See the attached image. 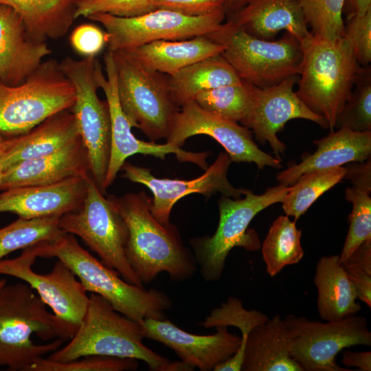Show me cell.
Listing matches in <instances>:
<instances>
[{
  "mask_svg": "<svg viewBox=\"0 0 371 371\" xmlns=\"http://www.w3.org/2000/svg\"><path fill=\"white\" fill-rule=\"evenodd\" d=\"M38 258L34 245L23 249L18 257L0 260V274L23 280L36 291L53 311L58 338L70 340L86 313L89 296L74 273L58 260L52 270L45 274L33 271Z\"/></svg>",
  "mask_w": 371,
  "mask_h": 371,
  "instance_id": "8fae6325",
  "label": "cell"
},
{
  "mask_svg": "<svg viewBox=\"0 0 371 371\" xmlns=\"http://www.w3.org/2000/svg\"><path fill=\"white\" fill-rule=\"evenodd\" d=\"M154 6L188 16H202L225 12V0H154Z\"/></svg>",
  "mask_w": 371,
  "mask_h": 371,
  "instance_id": "ee69618b",
  "label": "cell"
},
{
  "mask_svg": "<svg viewBox=\"0 0 371 371\" xmlns=\"http://www.w3.org/2000/svg\"><path fill=\"white\" fill-rule=\"evenodd\" d=\"M298 98L333 131L354 87L359 64L352 44L345 36L334 42L312 34L302 45Z\"/></svg>",
  "mask_w": 371,
  "mask_h": 371,
  "instance_id": "5b68a950",
  "label": "cell"
},
{
  "mask_svg": "<svg viewBox=\"0 0 371 371\" xmlns=\"http://www.w3.org/2000/svg\"><path fill=\"white\" fill-rule=\"evenodd\" d=\"M268 317L256 310H247L243 302L235 297H229L219 307L213 309L200 324L205 328L235 326L240 330L241 344L237 352L226 361L218 364L214 371H240L245 345L251 330L265 323Z\"/></svg>",
  "mask_w": 371,
  "mask_h": 371,
  "instance_id": "4dcf8cb0",
  "label": "cell"
},
{
  "mask_svg": "<svg viewBox=\"0 0 371 371\" xmlns=\"http://www.w3.org/2000/svg\"><path fill=\"white\" fill-rule=\"evenodd\" d=\"M298 79L299 75H293L271 87L261 89L253 86L250 107L240 122L252 130L260 143L268 142L278 158L284 154L286 146L278 138L277 133L288 121L305 119L328 128L325 120L311 111L294 91Z\"/></svg>",
  "mask_w": 371,
  "mask_h": 371,
  "instance_id": "ac0fdd59",
  "label": "cell"
},
{
  "mask_svg": "<svg viewBox=\"0 0 371 371\" xmlns=\"http://www.w3.org/2000/svg\"><path fill=\"white\" fill-rule=\"evenodd\" d=\"M25 282L0 289V366L27 371L38 359L61 347L56 318Z\"/></svg>",
  "mask_w": 371,
  "mask_h": 371,
  "instance_id": "3957f363",
  "label": "cell"
},
{
  "mask_svg": "<svg viewBox=\"0 0 371 371\" xmlns=\"http://www.w3.org/2000/svg\"><path fill=\"white\" fill-rule=\"evenodd\" d=\"M224 48L207 36H199L181 41H154L120 52L148 71L172 76L195 62L221 54Z\"/></svg>",
  "mask_w": 371,
  "mask_h": 371,
  "instance_id": "484cf974",
  "label": "cell"
},
{
  "mask_svg": "<svg viewBox=\"0 0 371 371\" xmlns=\"http://www.w3.org/2000/svg\"><path fill=\"white\" fill-rule=\"evenodd\" d=\"M154 10V0H78L75 18H87L98 13L120 17H134Z\"/></svg>",
  "mask_w": 371,
  "mask_h": 371,
  "instance_id": "ab89813d",
  "label": "cell"
},
{
  "mask_svg": "<svg viewBox=\"0 0 371 371\" xmlns=\"http://www.w3.org/2000/svg\"><path fill=\"white\" fill-rule=\"evenodd\" d=\"M283 320L290 334L291 357L303 371H352L336 363L337 354L353 346H371V332L363 316L323 323L290 314Z\"/></svg>",
  "mask_w": 371,
  "mask_h": 371,
  "instance_id": "4fadbf2b",
  "label": "cell"
},
{
  "mask_svg": "<svg viewBox=\"0 0 371 371\" xmlns=\"http://www.w3.org/2000/svg\"><path fill=\"white\" fill-rule=\"evenodd\" d=\"M345 172V167L337 166L302 175L282 201L283 210L297 221L317 198L341 181Z\"/></svg>",
  "mask_w": 371,
  "mask_h": 371,
  "instance_id": "d6a6232c",
  "label": "cell"
},
{
  "mask_svg": "<svg viewBox=\"0 0 371 371\" xmlns=\"http://www.w3.org/2000/svg\"><path fill=\"white\" fill-rule=\"evenodd\" d=\"M75 97L71 82L53 58L43 60L21 85L0 81V133H25L49 116L71 109Z\"/></svg>",
  "mask_w": 371,
  "mask_h": 371,
  "instance_id": "52a82bcc",
  "label": "cell"
},
{
  "mask_svg": "<svg viewBox=\"0 0 371 371\" xmlns=\"http://www.w3.org/2000/svg\"><path fill=\"white\" fill-rule=\"evenodd\" d=\"M137 359L103 355H89L69 362L58 363L41 357L27 371H128L136 370Z\"/></svg>",
  "mask_w": 371,
  "mask_h": 371,
  "instance_id": "f35d334b",
  "label": "cell"
},
{
  "mask_svg": "<svg viewBox=\"0 0 371 371\" xmlns=\"http://www.w3.org/2000/svg\"><path fill=\"white\" fill-rule=\"evenodd\" d=\"M196 135L214 138L234 162L254 163L260 170L265 166L281 168V161L261 150L254 142L252 133L238 122L213 115L203 110L194 100L180 107L166 142L181 147Z\"/></svg>",
  "mask_w": 371,
  "mask_h": 371,
  "instance_id": "2e32d148",
  "label": "cell"
},
{
  "mask_svg": "<svg viewBox=\"0 0 371 371\" xmlns=\"http://www.w3.org/2000/svg\"><path fill=\"white\" fill-rule=\"evenodd\" d=\"M224 11L202 16H188L175 12L155 9L134 17L98 13L87 19L100 23L107 34V51H124L157 41H181L208 36L225 19Z\"/></svg>",
  "mask_w": 371,
  "mask_h": 371,
  "instance_id": "5bb4252c",
  "label": "cell"
},
{
  "mask_svg": "<svg viewBox=\"0 0 371 371\" xmlns=\"http://www.w3.org/2000/svg\"><path fill=\"white\" fill-rule=\"evenodd\" d=\"M344 179L350 180L355 188L370 194L371 192V159L362 162L348 163Z\"/></svg>",
  "mask_w": 371,
  "mask_h": 371,
  "instance_id": "f6af8a7d",
  "label": "cell"
},
{
  "mask_svg": "<svg viewBox=\"0 0 371 371\" xmlns=\"http://www.w3.org/2000/svg\"><path fill=\"white\" fill-rule=\"evenodd\" d=\"M240 29L265 41H274L277 34L284 30L295 37L301 45L312 36L298 0H249L207 36L214 41Z\"/></svg>",
  "mask_w": 371,
  "mask_h": 371,
  "instance_id": "ffe728a7",
  "label": "cell"
},
{
  "mask_svg": "<svg viewBox=\"0 0 371 371\" xmlns=\"http://www.w3.org/2000/svg\"><path fill=\"white\" fill-rule=\"evenodd\" d=\"M80 138L74 113L71 109L63 110L25 133L7 137L1 163L5 170L16 163L49 155Z\"/></svg>",
  "mask_w": 371,
  "mask_h": 371,
  "instance_id": "d4e9b609",
  "label": "cell"
},
{
  "mask_svg": "<svg viewBox=\"0 0 371 371\" xmlns=\"http://www.w3.org/2000/svg\"><path fill=\"white\" fill-rule=\"evenodd\" d=\"M70 44L75 52L85 57H95L107 43V34L98 26L84 23L71 32Z\"/></svg>",
  "mask_w": 371,
  "mask_h": 371,
  "instance_id": "7bdbcfd3",
  "label": "cell"
},
{
  "mask_svg": "<svg viewBox=\"0 0 371 371\" xmlns=\"http://www.w3.org/2000/svg\"><path fill=\"white\" fill-rule=\"evenodd\" d=\"M341 361L347 367H356L363 371H370L371 352H351L345 350L342 353Z\"/></svg>",
  "mask_w": 371,
  "mask_h": 371,
  "instance_id": "bcb514c9",
  "label": "cell"
},
{
  "mask_svg": "<svg viewBox=\"0 0 371 371\" xmlns=\"http://www.w3.org/2000/svg\"><path fill=\"white\" fill-rule=\"evenodd\" d=\"M341 263L358 299L371 308V240L363 243Z\"/></svg>",
  "mask_w": 371,
  "mask_h": 371,
  "instance_id": "60d3db41",
  "label": "cell"
},
{
  "mask_svg": "<svg viewBox=\"0 0 371 371\" xmlns=\"http://www.w3.org/2000/svg\"><path fill=\"white\" fill-rule=\"evenodd\" d=\"M6 139L7 137L0 133V180L4 171L3 167L1 163V157L5 146Z\"/></svg>",
  "mask_w": 371,
  "mask_h": 371,
  "instance_id": "681fc988",
  "label": "cell"
},
{
  "mask_svg": "<svg viewBox=\"0 0 371 371\" xmlns=\"http://www.w3.org/2000/svg\"><path fill=\"white\" fill-rule=\"evenodd\" d=\"M105 74L96 59L95 76L99 88L104 91L109 104L111 122V143L109 162L104 183L106 190L115 181L126 159L133 155H152L164 159L169 154L175 155L180 161L196 164L203 170L209 153H192L171 143L157 144L139 140L133 134L132 126L120 106L117 89V73L113 53L107 51L104 56Z\"/></svg>",
  "mask_w": 371,
  "mask_h": 371,
  "instance_id": "9a60e30c",
  "label": "cell"
},
{
  "mask_svg": "<svg viewBox=\"0 0 371 371\" xmlns=\"http://www.w3.org/2000/svg\"><path fill=\"white\" fill-rule=\"evenodd\" d=\"M51 53L46 41L29 34L12 8L0 4V81L22 84Z\"/></svg>",
  "mask_w": 371,
  "mask_h": 371,
  "instance_id": "7402d4cb",
  "label": "cell"
},
{
  "mask_svg": "<svg viewBox=\"0 0 371 371\" xmlns=\"http://www.w3.org/2000/svg\"><path fill=\"white\" fill-rule=\"evenodd\" d=\"M346 19L345 36L352 44L359 64L367 67L371 62V9L362 16Z\"/></svg>",
  "mask_w": 371,
  "mask_h": 371,
  "instance_id": "b9f144b4",
  "label": "cell"
},
{
  "mask_svg": "<svg viewBox=\"0 0 371 371\" xmlns=\"http://www.w3.org/2000/svg\"><path fill=\"white\" fill-rule=\"evenodd\" d=\"M108 196L126 223V256L143 284L153 281L161 272L176 282L194 275L198 267L194 254L184 246L174 225H163L153 216L152 199L144 192Z\"/></svg>",
  "mask_w": 371,
  "mask_h": 371,
  "instance_id": "6da1fadb",
  "label": "cell"
},
{
  "mask_svg": "<svg viewBox=\"0 0 371 371\" xmlns=\"http://www.w3.org/2000/svg\"><path fill=\"white\" fill-rule=\"evenodd\" d=\"M290 187L278 185L268 188L262 194L244 190L243 199L221 196L218 201L219 222L215 233L212 236L195 238L190 242L205 281L215 282L221 278L226 258L234 247H243L249 251L260 249L256 232L248 229V226L258 213L282 202Z\"/></svg>",
  "mask_w": 371,
  "mask_h": 371,
  "instance_id": "8992f818",
  "label": "cell"
},
{
  "mask_svg": "<svg viewBox=\"0 0 371 371\" xmlns=\"http://www.w3.org/2000/svg\"><path fill=\"white\" fill-rule=\"evenodd\" d=\"M253 85L242 81L204 91L194 100L205 111L231 121L241 122L251 102Z\"/></svg>",
  "mask_w": 371,
  "mask_h": 371,
  "instance_id": "e575fe53",
  "label": "cell"
},
{
  "mask_svg": "<svg viewBox=\"0 0 371 371\" xmlns=\"http://www.w3.org/2000/svg\"><path fill=\"white\" fill-rule=\"evenodd\" d=\"M75 177L60 182L12 188L0 192V212H10L32 219L61 216L80 207L87 194L89 176Z\"/></svg>",
  "mask_w": 371,
  "mask_h": 371,
  "instance_id": "44dd1931",
  "label": "cell"
},
{
  "mask_svg": "<svg viewBox=\"0 0 371 371\" xmlns=\"http://www.w3.org/2000/svg\"><path fill=\"white\" fill-rule=\"evenodd\" d=\"M78 0H0L21 18L34 38L46 41L64 36L76 20Z\"/></svg>",
  "mask_w": 371,
  "mask_h": 371,
  "instance_id": "f1b7e54d",
  "label": "cell"
},
{
  "mask_svg": "<svg viewBox=\"0 0 371 371\" xmlns=\"http://www.w3.org/2000/svg\"><path fill=\"white\" fill-rule=\"evenodd\" d=\"M96 57L76 60L66 57L60 63L75 89V102L71 111L87 151L90 175L103 194L109 162L111 122L109 104L98 95L95 76Z\"/></svg>",
  "mask_w": 371,
  "mask_h": 371,
  "instance_id": "30bf717a",
  "label": "cell"
},
{
  "mask_svg": "<svg viewBox=\"0 0 371 371\" xmlns=\"http://www.w3.org/2000/svg\"><path fill=\"white\" fill-rule=\"evenodd\" d=\"M241 82L221 54L200 60L168 76L171 95L179 107L194 100L201 92Z\"/></svg>",
  "mask_w": 371,
  "mask_h": 371,
  "instance_id": "f546056e",
  "label": "cell"
},
{
  "mask_svg": "<svg viewBox=\"0 0 371 371\" xmlns=\"http://www.w3.org/2000/svg\"><path fill=\"white\" fill-rule=\"evenodd\" d=\"M144 338L172 349L181 361L201 371H211L234 355L241 344V336L227 326H217L213 335L189 333L168 319L147 318L141 322Z\"/></svg>",
  "mask_w": 371,
  "mask_h": 371,
  "instance_id": "d6986e66",
  "label": "cell"
},
{
  "mask_svg": "<svg viewBox=\"0 0 371 371\" xmlns=\"http://www.w3.org/2000/svg\"><path fill=\"white\" fill-rule=\"evenodd\" d=\"M232 162L226 152L221 153L202 175L190 180L157 178L149 168L135 166L128 161L124 163L121 170L124 172L122 177L143 184L152 192L151 213L160 223L168 225L174 205L190 194L199 193L209 198L220 192L227 197L240 199L244 190L234 187L227 177Z\"/></svg>",
  "mask_w": 371,
  "mask_h": 371,
  "instance_id": "e0dca14e",
  "label": "cell"
},
{
  "mask_svg": "<svg viewBox=\"0 0 371 371\" xmlns=\"http://www.w3.org/2000/svg\"><path fill=\"white\" fill-rule=\"evenodd\" d=\"M7 282H6V280L5 278H2L0 280V289L1 288H3L5 284H6Z\"/></svg>",
  "mask_w": 371,
  "mask_h": 371,
  "instance_id": "f907efd6",
  "label": "cell"
},
{
  "mask_svg": "<svg viewBox=\"0 0 371 371\" xmlns=\"http://www.w3.org/2000/svg\"><path fill=\"white\" fill-rule=\"evenodd\" d=\"M302 231L288 216H279L272 223L262 243V259L271 277L287 266L298 263L304 256Z\"/></svg>",
  "mask_w": 371,
  "mask_h": 371,
  "instance_id": "1f68e13d",
  "label": "cell"
},
{
  "mask_svg": "<svg viewBox=\"0 0 371 371\" xmlns=\"http://www.w3.org/2000/svg\"><path fill=\"white\" fill-rule=\"evenodd\" d=\"M314 284L317 289V311L326 321H337L361 309L356 289L348 277L339 256L322 257L316 266Z\"/></svg>",
  "mask_w": 371,
  "mask_h": 371,
  "instance_id": "83f0119b",
  "label": "cell"
},
{
  "mask_svg": "<svg viewBox=\"0 0 371 371\" xmlns=\"http://www.w3.org/2000/svg\"><path fill=\"white\" fill-rule=\"evenodd\" d=\"M34 247L38 257L61 260L87 292L104 297L114 310L132 319L141 323L147 318L164 319L165 311L172 306L165 293L155 289L146 290L124 280L117 271L82 248L74 235L63 232Z\"/></svg>",
  "mask_w": 371,
  "mask_h": 371,
  "instance_id": "7a4b0ae2",
  "label": "cell"
},
{
  "mask_svg": "<svg viewBox=\"0 0 371 371\" xmlns=\"http://www.w3.org/2000/svg\"><path fill=\"white\" fill-rule=\"evenodd\" d=\"M346 0H298L311 34L332 42L345 36L343 8Z\"/></svg>",
  "mask_w": 371,
  "mask_h": 371,
  "instance_id": "d590c367",
  "label": "cell"
},
{
  "mask_svg": "<svg viewBox=\"0 0 371 371\" xmlns=\"http://www.w3.org/2000/svg\"><path fill=\"white\" fill-rule=\"evenodd\" d=\"M142 324L114 310L104 297L91 293L86 313L69 342L47 359L69 362L89 355L144 361L150 370L169 371L170 360L143 344Z\"/></svg>",
  "mask_w": 371,
  "mask_h": 371,
  "instance_id": "277c9868",
  "label": "cell"
},
{
  "mask_svg": "<svg viewBox=\"0 0 371 371\" xmlns=\"http://www.w3.org/2000/svg\"><path fill=\"white\" fill-rule=\"evenodd\" d=\"M65 233L79 236L101 261L118 272L126 282L143 286L128 262L125 247L128 238L126 223L109 196L105 197L91 175L80 207L63 214L58 222Z\"/></svg>",
  "mask_w": 371,
  "mask_h": 371,
  "instance_id": "ba28073f",
  "label": "cell"
},
{
  "mask_svg": "<svg viewBox=\"0 0 371 371\" xmlns=\"http://www.w3.org/2000/svg\"><path fill=\"white\" fill-rule=\"evenodd\" d=\"M289 331L280 315L254 328L244 349L243 371H303L291 357Z\"/></svg>",
  "mask_w": 371,
  "mask_h": 371,
  "instance_id": "4316f807",
  "label": "cell"
},
{
  "mask_svg": "<svg viewBox=\"0 0 371 371\" xmlns=\"http://www.w3.org/2000/svg\"><path fill=\"white\" fill-rule=\"evenodd\" d=\"M371 9V0H346L343 14L346 18L356 16H362Z\"/></svg>",
  "mask_w": 371,
  "mask_h": 371,
  "instance_id": "7dc6e473",
  "label": "cell"
},
{
  "mask_svg": "<svg viewBox=\"0 0 371 371\" xmlns=\"http://www.w3.org/2000/svg\"><path fill=\"white\" fill-rule=\"evenodd\" d=\"M249 0H225L224 10L226 19L240 10Z\"/></svg>",
  "mask_w": 371,
  "mask_h": 371,
  "instance_id": "c3c4849f",
  "label": "cell"
},
{
  "mask_svg": "<svg viewBox=\"0 0 371 371\" xmlns=\"http://www.w3.org/2000/svg\"><path fill=\"white\" fill-rule=\"evenodd\" d=\"M349 100L339 114L335 128L353 131H371V69L360 67Z\"/></svg>",
  "mask_w": 371,
  "mask_h": 371,
  "instance_id": "8d00e7d4",
  "label": "cell"
},
{
  "mask_svg": "<svg viewBox=\"0 0 371 371\" xmlns=\"http://www.w3.org/2000/svg\"><path fill=\"white\" fill-rule=\"evenodd\" d=\"M90 175L87 151L82 139L43 157L16 163L4 170L0 190L53 184Z\"/></svg>",
  "mask_w": 371,
  "mask_h": 371,
  "instance_id": "603a6c76",
  "label": "cell"
},
{
  "mask_svg": "<svg viewBox=\"0 0 371 371\" xmlns=\"http://www.w3.org/2000/svg\"><path fill=\"white\" fill-rule=\"evenodd\" d=\"M117 73L118 99L132 128L151 142L166 139L180 107L168 85V76L148 71L120 52H112Z\"/></svg>",
  "mask_w": 371,
  "mask_h": 371,
  "instance_id": "9c48e42d",
  "label": "cell"
},
{
  "mask_svg": "<svg viewBox=\"0 0 371 371\" xmlns=\"http://www.w3.org/2000/svg\"><path fill=\"white\" fill-rule=\"evenodd\" d=\"M345 198L352 204V210L348 218V232L339 256L341 262L363 243L371 240L370 194L356 188H347L345 190Z\"/></svg>",
  "mask_w": 371,
  "mask_h": 371,
  "instance_id": "74e56055",
  "label": "cell"
},
{
  "mask_svg": "<svg viewBox=\"0 0 371 371\" xmlns=\"http://www.w3.org/2000/svg\"><path fill=\"white\" fill-rule=\"evenodd\" d=\"M214 41L225 46L221 54L239 78L256 87H271L300 74L302 45L287 32L278 41H265L240 29Z\"/></svg>",
  "mask_w": 371,
  "mask_h": 371,
  "instance_id": "7c38bea8",
  "label": "cell"
},
{
  "mask_svg": "<svg viewBox=\"0 0 371 371\" xmlns=\"http://www.w3.org/2000/svg\"><path fill=\"white\" fill-rule=\"evenodd\" d=\"M313 144L317 147L315 152L306 154L302 162L278 173L279 185L291 186L304 174L367 160L371 155V131L357 132L340 128Z\"/></svg>",
  "mask_w": 371,
  "mask_h": 371,
  "instance_id": "cb8c5ba5",
  "label": "cell"
},
{
  "mask_svg": "<svg viewBox=\"0 0 371 371\" xmlns=\"http://www.w3.org/2000/svg\"><path fill=\"white\" fill-rule=\"evenodd\" d=\"M60 216L32 219L18 218L0 228V260L10 253L24 249L63 234L58 222Z\"/></svg>",
  "mask_w": 371,
  "mask_h": 371,
  "instance_id": "836d02e7",
  "label": "cell"
}]
</instances>
